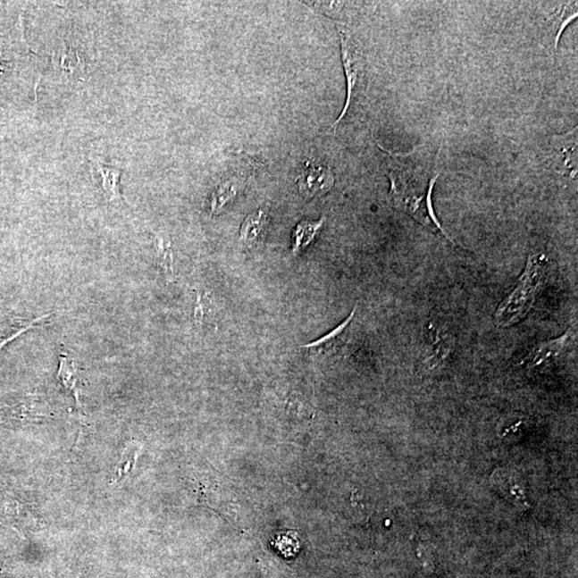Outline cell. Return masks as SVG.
<instances>
[{"label":"cell","instance_id":"obj_2","mask_svg":"<svg viewBox=\"0 0 578 578\" xmlns=\"http://www.w3.org/2000/svg\"><path fill=\"white\" fill-rule=\"evenodd\" d=\"M547 264V257L543 254L529 257L525 272L518 280L515 290L496 312L497 325L510 327L525 318L532 310L539 288L543 282Z\"/></svg>","mask_w":578,"mask_h":578},{"label":"cell","instance_id":"obj_14","mask_svg":"<svg viewBox=\"0 0 578 578\" xmlns=\"http://www.w3.org/2000/svg\"><path fill=\"white\" fill-rule=\"evenodd\" d=\"M138 452L139 450L134 444L129 445L124 449L121 463H119L117 467V480H121L123 475L131 472L135 463H137Z\"/></svg>","mask_w":578,"mask_h":578},{"label":"cell","instance_id":"obj_11","mask_svg":"<svg viewBox=\"0 0 578 578\" xmlns=\"http://www.w3.org/2000/svg\"><path fill=\"white\" fill-rule=\"evenodd\" d=\"M268 218L264 210L253 213L243 222L240 230V239L247 247L256 245L266 230Z\"/></svg>","mask_w":578,"mask_h":578},{"label":"cell","instance_id":"obj_4","mask_svg":"<svg viewBox=\"0 0 578 578\" xmlns=\"http://www.w3.org/2000/svg\"><path fill=\"white\" fill-rule=\"evenodd\" d=\"M297 182L301 196L309 199L331 191L334 176L329 167L307 162Z\"/></svg>","mask_w":578,"mask_h":578},{"label":"cell","instance_id":"obj_13","mask_svg":"<svg viewBox=\"0 0 578 578\" xmlns=\"http://www.w3.org/2000/svg\"><path fill=\"white\" fill-rule=\"evenodd\" d=\"M325 222V218H322L317 222H311V221H304L297 228L293 235V252L295 255L304 251L310 243L315 239L318 231L321 230L322 226Z\"/></svg>","mask_w":578,"mask_h":578},{"label":"cell","instance_id":"obj_6","mask_svg":"<svg viewBox=\"0 0 578 578\" xmlns=\"http://www.w3.org/2000/svg\"><path fill=\"white\" fill-rule=\"evenodd\" d=\"M356 313V307L350 315L345 320L341 325H339L327 336L318 339L317 341L305 345V348L312 351V354L331 356L339 353L347 344L348 338V329L351 322H353Z\"/></svg>","mask_w":578,"mask_h":578},{"label":"cell","instance_id":"obj_12","mask_svg":"<svg viewBox=\"0 0 578 578\" xmlns=\"http://www.w3.org/2000/svg\"><path fill=\"white\" fill-rule=\"evenodd\" d=\"M155 246L161 272L164 275L166 282L171 283L175 280L174 257H172L171 242L165 236L158 234L155 237Z\"/></svg>","mask_w":578,"mask_h":578},{"label":"cell","instance_id":"obj_8","mask_svg":"<svg viewBox=\"0 0 578 578\" xmlns=\"http://www.w3.org/2000/svg\"><path fill=\"white\" fill-rule=\"evenodd\" d=\"M52 316V313L48 314L37 317L35 320H23V318H8L0 322V350L5 345L19 338L21 334L35 329L42 325H46L48 318Z\"/></svg>","mask_w":578,"mask_h":578},{"label":"cell","instance_id":"obj_1","mask_svg":"<svg viewBox=\"0 0 578 578\" xmlns=\"http://www.w3.org/2000/svg\"><path fill=\"white\" fill-rule=\"evenodd\" d=\"M390 155L389 178L391 180L390 197L394 206L434 234L453 242L442 230L431 204L433 188L440 172L431 167L430 162L420 159V155L415 153Z\"/></svg>","mask_w":578,"mask_h":578},{"label":"cell","instance_id":"obj_7","mask_svg":"<svg viewBox=\"0 0 578 578\" xmlns=\"http://www.w3.org/2000/svg\"><path fill=\"white\" fill-rule=\"evenodd\" d=\"M96 175L99 177V185L106 202L114 206H121L122 197L121 193V170L106 165L96 161L94 163Z\"/></svg>","mask_w":578,"mask_h":578},{"label":"cell","instance_id":"obj_5","mask_svg":"<svg viewBox=\"0 0 578 578\" xmlns=\"http://www.w3.org/2000/svg\"><path fill=\"white\" fill-rule=\"evenodd\" d=\"M572 341H574V331L570 329L563 337L539 344L529 354L526 360L524 361V364L529 369L541 370L543 367H548L565 353L566 349L570 348Z\"/></svg>","mask_w":578,"mask_h":578},{"label":"cell","instance_id":"obj_9","mask_svg":"<svg viewBox=\"0 0 578 578\" xmlns=\"http://www.w3.org/2000/svg\"><path fill=\"white\" fill-rule=\"evenodd\" d=\"M55 59L58 68L62 70L63 74L73 77V75L77 74L75 72H79L80 75L84 73L86 63L73 40L69 45L66 41L63 42L58 51L54 53V61Z\"/></svg>","mask_w":578,"mask_h":578},{"label":"cell","instance_id":"obj_10","mask_svg":"<svg viewBox=\"0 0 578 578\" xmlns=\"http://www.w3.org/2000/svg\"><path fill=\"white\" fill-rule=\"evenodd\" d=\"M59 382L62 383L64 390L72 394L80 409V385L77 364L74 359L70 358L67 354L59 356V369L57 373Z\"/></svg>","mask_w":578,"mask_h":578},{"label":"cell","instance_id":"obj_3","mask_svg":"<svg viewBox=\"0 0 578 578\" xmlns=\"http://www.w3.org/2000/svg\"><path fill=\"white\" fill-rule=\"evenodd\" d=\"M338 29L339 41H341L345 77H347L348 80V98L341 115H339L338 121L333 124L334 129L339 126V123L341 122L345 115H347L356 89H358L361 83L364 82L365 64L364 55H362L360 48L353 40V37H351L348 31L342 29V27L339 26Z\"/></svg>","mask_w":578,"mask_h":578}]
</instances>
